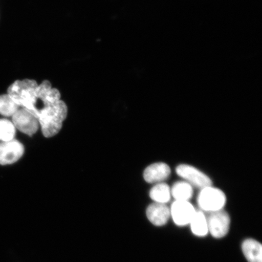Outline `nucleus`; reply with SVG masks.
Listing matches in <instances>:
<instances>
[{
  "instance_id": "1",
  "label": "nucleus",
  "mask_w": 262,
  "mask_h": 262,
  "mask_svg": "<svg viewBox=\"0 0 262 262\" xmlns=\"http://www.w3.org/2000/svg\"><path fill=\"white\" fill-rule=\"evenodd\" d=\"M8 94L12 99L38 117L41 111L60 101L61 94L51 82L44 80L40 84L34 80H16L8 88Z\"/></svg>"
},
{
  "instance_id": "2",
  "label": "nucleus",
  "mask_w": 262,
  "mask_h": 262,
  "mask_svg": "<svg viewBox=\"0 0 262 262\" xmlns=\"http://www.w3.org/2000/svg\"><path fill=\"white\" fill-rule=\"evenodd\" d=\"M68 115V107L63 101L47 108L38 114V119L42 134L47 138L60 132Z\"/></svg>"
},
{
  "instance_id": "3",
  "label": "nucleus",
  "mask_w": 262,
  "mask_h": 262,
  "mask_svg": "<svg viewBox=\"0 0 262 262\" xmlns=\"http://www.w3.org/2000/svg\"><path fill=\"white\" fill-rule=\"evenodd\" d=\"M198 202L203 211L210 213L222 210L226 204L227 198L221 189L211 186L202 189Z\"/></svg>"
},
{
  "instance_id": "4",
  "label": "nucleus",
  "mask_w": 262,
  "mask_h": 262,
  "mask_svg": "<svg viewBox=\"0 0 262 262\" xmlns=\"http://www.w3.org/2000/svg\"><path fill=\"white\" fill-rule=\"evenodd\" d=\"M207 219L208 232L212 237L220 238L228 234L230 227V217L228 213L222 209L210 212Z\"/></svg>"
},
{
  "instance_id": "5",
  "label": "nucleus",
  "mask_w": 262,
  "mask_h": 262,
  "mask_svg": "<svg viewBox=\"0 0 262 262\" xmlns=\"http://www.w3.org/2000/svg\"><path fill=\"white\" fill-rule=\"evenodd\" d=\"M176 172L179 176L185 179L186 182L189 183L192 186L202 189L212 186L211 180L204 172L194 166L180 165L177 167Z\"/></svg>"
},
{
  "instance_id": "6",
  "label": "nucleus",
  "mask_w": 262,
  "mask_h": 262,
  "mask_svg": "<svg viewBox=\"0 0 262 262\" xmlns=\"http://www.w3.org/2000/svg\"><path fill=\"white\" fill-rule=\"evenodd\" d=\"M12 123L15 128L29 136L37 133L40 127L38 117L24 108L19 109L12 116Z\"/></svg>"
},
{
  "instance_id": "7",
  "label": "nucleus",
  "mask_w": 262,
  "mask_h": 262,
  "mask_svg": "<svg viewBox=\"0 0 262 262\" xmlns=\"http://www.w3.org/2000/svg\"><path fill=\"white\" fill-rule=\"evenodd\" d=\"M25 147L16 140L0 142V165H11L24 155Z\"/></svg>"
},
{
  "instance_id": "8",
  "label": "nucleus",
  "mask_w": 262,
  "mask_h": 262,
  "mask_svg": "<svg viewBox=\"0 0 262 262\" xmlns=\"http://www.w3.org/2000/svg\"><path fill=\"white\" fill-rule=\"evenodd\" d=\"M170 211L173 222L180 227L189 224L196 212L189 201H180L173 203Z\"/></svg>"
},
{
  "instance_id": "9",
  "label": "nucleus",
  "mask_w": 262,
  "mask_h": 262,
  "mask_svg": "<svg viewBox=\"0 0 262 262\" xmlns=\"http://www.w3.org/2000/svg\"><path fill=\"white\" fill-rule=\"evenodd\" d=\"M146 215L153 225L161 227L169 221L171 217V211L166 204L154 203L147 207Z\"/></svg>"
},
{
  "instance_id": "10",
  "label": "nucleus",
  "mask_w": 262,
  "mask_h": 262,
  "mask_svg": "<svg viewBox=\"0 0 262 262\" xmlns=\"http://www.w3.org/2000/svg\"><path fill=\"white\" fill-rule=\"evenodd\" d=\"M171 174V169L165 163H156L147 167L143 173L145 181L149 183H162Z\"/></svg>"
},
{
  "instance_id": "11",
  "label": "nucleus",
  "mask_w": 262,
  "mask_h": 262,
  "mask_svg": "<svg viewBox=\"0 0 262 262\" xmlns=\"http://www.w3.org/2000/svg\"><path fill=\"white\" fill-rule=\"evenodd\" d=\"M242 250L249 262H262V247L259 242L247 239L242 245Z\"/></svg>"
},
{
  "instance_id": "12",
  "label": "nucleus",
  "mask_w": 262,
  "mask_h": 262,
  "mask_svg": "<svg viewBox=\"0 0 262 262\" xmlns=\"http://www.w3.org/2000/svg\"><path fill=\"white\" fill-rule=\"evenodd\" d=\"M149 195L155 203L166 204L171 199V189L166 183H157L150 189Z\"/></svg>"
},
{
  "instance_id": "13",
  "label": "nucleus",
  "mask_w": 262,
  "mask_h": 262,
  "mask_svg": "<svg viewBox=\"0 0 262 262\" xmlns=\"http://www.w3.org/2000/svg\"><path fill=\"white\" fill-rule=\"evenodd\" d=\"M193 234L199 237H204L208 233L207 219L204 212L196 211L190 222Z\"/></svg>"
},
{
  "instance_id": "14",
  "label": "nucleus",
  "mask_w": 262,
  "mask_h": 262,
  "mask_svg": "<svg viewBox=\"0 0 262 262\" xmlns=\"http://www.w3.org/2000/svg\"><path fill=\"white\" fill-rule=\"evenodd\" d=\"M171 192L176 201H189L193 195L192 186L186 182H178L174 183Z\"/></svg>"
},
{
  "instance_id": "15",
  "label": "nucleus",
  "mask_w": 262,
  "mask_h": 262,
  "mask_svg": "<svg viewBox=\"0 0 262 262\" xmlns=\"http://www.w3.org/2000/svg\"><path fill=\"white\" fill-rule=\"evenodd\" d=\"M20 109L8 94L0 96V114L5 117H12Z\"/></svg>"
},
{
  "instance_id": "16",
  "label": "nucleus",
  "mask_w": 262,
  "mask_h": 262,
  "mask_svg": "<svg viewBox=\"0 0 262 262\" xmlns=\"http://www.w3.org/2000/svg\"><path fill=\"white\" fill-rule=\"evenodd\" d=\"M15 133V127L11 121L0 119V140L8 142L14 140Z\"/></svg>"
}]
</instances>
